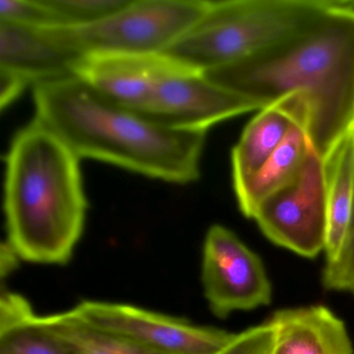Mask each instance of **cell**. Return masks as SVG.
Masks as SVG:
<instances>
[{"label":"cell","instance_id":"obj_10","mask_svg":"<svg viewBox=\"0 0 354 354\" xmlns=\"http://www.w3.org/2000/svg\"><path fill=\"white\" fill-rule=\"evenodd\" d=\"M171 63L163 53H90L76 63L74 76L109 100L140 113Z\"/></svg>","mask_w":354,"mask_h":354},{"label":"cell","instance_id":"obj_1","mask_svg":"<svg viewBox=\"0 0 354 354\" xmlns=\"http://www.w3.org/2000/svg\"><path fill=\"white\" fill-rule=\"evenodd\" d=\"M203 74L262 109L297 101L310 144L323 158L354 127V1H335L291 38Z\"/></svg>","mask_w":354,"mask_h":354},{"label":"cell","instance_id":"obj_17","mask_svg":"<svg viewBox=\"0 0 354 354\" xmlns=\"http://www.w3.org/2000/svg\"><path fill=\"white\" fill-rule=\"evenodd\" d=\"M41 324L68 354H162L97 328L72 313L39 316Z\"/></svg>","mask_w":354,"mask_h":354},{"label":"cell","instance_id":"obj_15","mask_svg":"<svg viewBox=\"0 0 354 354\" xmlns=\"http://www.w3.org/2000/svg\"><path fill=\"white\" fill-rule=\"evenodd\" d=\"M326 186V263L335 260L345 241L354 201V127L323 157Z\"/></svg>","mask_w":354,"mask_h":354},{"label":"cell","instance_id":"obj_18","mask_svg":"<svg viewBox=\"0 0 354 354\" xmlns=\"http://www.w3.org/2000/svg\"><path fill=\"white\" fill-rule=\"evenodd\" d=\"M55 12L59 28L96 24L120 11L130 0H45Z\"/></svg>","mask_w":354,"mask_h":354},{"label":"cell","instance_id":"obj_22","mask_svg":"<svg viewBox=\"0 0 354 354\" xmlns=\"http://www.w3.org/2000/svg\"><path fill=\"white\" fill-rule=\"evenodd\" d=\"M30 86L26 80L8 70L0 69V107L11 105Z\"/></svg>","mask_w":354,"mask_h":354},{"label":"cell","instance_id":"obj_5","mask_svg":"<svg viewBox=\"0 0 354 354\" xmlns=\"http://www.w3.org/2000/svg\"><path fill=\"white\" fill-rule=\"evenodd\" d=\"M209 5L206 0H130L123 9L96 24L43 30L82 55H159L185 35Z\"/></svg>","mask_w":354,"mask_h":354},{"label":"cell","instance_id":"obj_4","mask_svg":"<svg viewBox=\"0 0 354 354\" xmlns=\"http://www.w3.org/2000/svg\"><path fill=\"white\" fill-rule=\"evenodd\" d=\"M335 1H210L202 18L163 55L210 71L266 50L312 26Z\"/></svg>","mask_w":354,"mask_h":354},{"label":"cell","instance_id":"obj_8","mask_svg":"<svg viewBox=\"0 0 354 354\" xmlns=\"http://www.w3.org/2000/svg\"><path fill=\"white\" fill-rule=\"evenodd\" d=\"M171 59L140 113L151 121L171 129L207 132L225 120L262 111L254 101L221 88L202 72Z\"/></svg>","mask_w":354,"mask_h":354},{"label":"cell","instance_id":"obj_21","mask_svg":"<svg viewBox=\"0 0 354 354\" xmlns=\"http://www.w3.org/2000/svg\"><path fill=\"white\" fill-rule=\"evenodd\" d=\"M275 345L274 327L267 321L236 333L235 337L216 354H274Z\"/></svg>","mask_w":354,"mask_h":354},{"label":"cell","instance_id":"obj_16","mask_svg":"<svg viewBox=\"0 0 354 354\" xmlns=\"http://www.w3.org/2000/svg\"><path fill=\"white\" fill-rule=\"evenodd\" d=\"M0 354H68L41 324L39 315L19 294L0 300Z\"/></svg>","mask_w":354,"mask_h":354},{"label":"cell","instance_id":"obj_13","mask_svg":"<svg viewBox=\"0 0 354 354\" xmlns=\"http://www.w3.org/2000/svg\"><path fill=\"white\" fill-rule=\"evenodd\" d=\"M296 118L304 115L291 99L265 107L248 124L232 151L234 186L256 174L283 142ZM306 123V121H304Z\"/></svg>","mask_w":354,"mask_h":354},{"label":"cell","instance_id":"obj_19","mask_svg":"<svg viewBox=\"0 0 354 354\" xmlns=\"http://www.w3.org/2000/svg\"><path fill=\"white\" fill-rule=\"evenodd\" d=\"M0 22L38 30L59 28L57 15L45 0H1Z\"/></svg>","mask_w":354,"mask_h":354},{"label":"cell","instance_id":"obj_7","mask_svg":"<svg viewBox=\"0 0 354 354\" xmlns=\"http://www.w3.org/2000/svg\"><path fill=\"white\" fill-rule=\"evenodd\" d=\"M72 313L84 322L162 354H216L236 333L118 302L84 300Z\"/></svg>","mask_w":354,"mask_h":354},{"label":"cell","instance_id":"obj_14","mask_svg":"<svg viewBox=\"0 0 354 354\" xmlns=\"http://www.w3.org/2000/svg\"><path fill=\"white\" fill-rule=\"evenodd\" d=\"M312 144L301 118H296L279 148L256 174L234 186L240 211L254 218L259 206L289 184L301 169Z\"/></svg>","mask_w":354,"mask_h":354},{"label":"cell","instance_id":"obj_3","mask_svg":"<svg viewBox=\"0 0 354 354\" xmlns=\"http://www.w3.org/2000/svg\"><path fill=\"white\" fill-rule=\"evenodd\" d=\"M80 159L34 119L12 140L6 156L5 248L34 264L66 265L84 233L88 201Z\"/></svg>","mask_w":354,"mask_h":354},{"label":"cell","instance_id":"obj_11","mask_svg":"<svg viewBox=\"0 0 354 354\" xmlns=\"http://www.w3.org/2000/svg\"><path fill=\"white\" fill-rule=\"evenodd\" d=\"M82 57L43 30L0 22V69L17 74L30 86L74 76Z\"/></svg>","mask_w":354,"mask_h":354},{"label":"cell","instance_id":"obj_12","mask_svg":"<svg viewBox=\"0 0 354 354\" xmlns=\"http://www.w3.org/2000/svg\"><path fill=\"white\" fill-rule=\"evenodd\" d=\"M268 322L274 327V354H354L345 323L326 306L283 308Z\"/></svg>","mask_w":354,"mask_h":354},{"label":"cell","instance_id":"obj_9","mask_svg":"<svg viewBox=\"0 0 354 354\" xmlns=\"http://www.w3.org/2000/svg\"><path fill=\"white\" fill-rule=\"evenodd\" d=\"M202 283L215 316L268 306L272 287L260 257L227 227L214 225L203 248Z\"/></svg>","mask_w":354,"mask_h":354},{"label":"cell","instance_id":"obj_2","mask_svg":"<svg viewBox=\"0 0 354 354\" xmlns=\"http://www.w3.org/2000/svg\"><path fill=\"white\" fill-rule=\"evenodd\" d=\"M36 117L78 158L175 184L196 181L207 132L171 129L126 109L75 76L34 86Z\"/></svg>","mask_w":354,"mask_h":354},{"label":"cell","instance_id":"obj_6","mask_svg":"<svg viewBox=\"0 0 354 354\" xmlns=\"http://www.w3.org/2000/svg\"><path fill=\"white\" fill-rule=\"evenodd\" d=\"M252 219L277 246L308 259L324 252L327 229L324 163L313 146L298 175L268 196Z\"/></svg>","mask_w":354,"mask_h":354},{"label":"cell","instance_id":"obj_20","mask_svg":"<svg viewBox=\"0 0 354 354\" xmlns=\"http://www.w3.org/2000/svg\"><path fill=\"white\" fill-rule=\"evenodd\" d=\"M322 283L329 291L354 296V201L345 241L337 259L325 265Z\"/></svg>","mask_w":354,"mask_h":354}]
</instances>
